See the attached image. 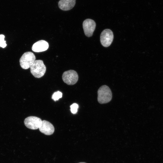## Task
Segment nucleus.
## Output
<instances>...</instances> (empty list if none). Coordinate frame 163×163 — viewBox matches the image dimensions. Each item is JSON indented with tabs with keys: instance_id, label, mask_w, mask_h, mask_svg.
<instances>
[{
	"instance_id": "f257e3e1",
	"label": "nucleus",
	"mask_w": 163,
	"mask_h": 163,
	"mask_svg": "<svg viewBox=\"0 0 163 163\" xmlns=\"http://www.w3.org/2000/svg\"><path fill=\"white\" fill-rule=\"evenodd\" d=\"M97 101L101 104L108 103L112 97L110 89L106 85H103L100 87L97 91Z\"/></svg>"
},
{
	"instance_id": "f03ea898",
	"label": "nucleus",
	"mask_w": 163,
	"mask_h": 163,
	"mask_svg": "<svg viewBox=\"0 0 163 163\" xmlns=\"http://www.w3.org/2000/svg\"><path fill=\"white\" fill-rule=\"evenodd\" d=\"M30 71L35 78H41L44 75L46 68L43 62L41 60H36L30 66Z\"/></svg>"
},
{
	"instance_id": "7ed1b4c3",
	"label": "nucleus",
	"mask_w": 163,
	"mask_h": 163,
	"mask_svg": "<svg viewBox=\"0 0 163 163\" xmlns=\"http://www.w3.org/2000/svg\"><path fill=\"white\" fill-rule=\"evenodd\" d=\"M36 57L34 54L30 52L24 53L20 59L21 66L24 69H27L35 61Z\"/></svg>"
},
{
	"instance_id": "20e7f679",
	"label": "nucleus",
	"mask_w": 163,
	"mask_h": 163,
	"mask_svg": "<svg viewBox=\"0 0 163 163\" xmlns=\"http://www.w3.org/2000/svg\"><path fill=\"white\" fill-rule=\"evenodd\" d=\"M78 78L77 72L72 70L65 72L62 75V79L64 82L70 85L75 84L78 81Z\"/></svg>"
},
{
	"instance_id": "39448f33",
	"label": "nucleus",
	"mask_w": 163,
	"mask_h": 163,
	"mask_svg": "<svg viewBox=\"0 0 163 163\" xmlns=\"http://www.w3.org/2000/svg\"><path fill=\"white\" fill-rule=\"evenodd\" d=\"M113 38L112 31L109 29H106L101 32L100 36V41L102 45L105 47L109 46Z\"/></svg>"
},
{
	"instance_id": "423d86ee",
	"label": "nucleus",
	"mask_w": 163,
	"mask_h": 163,
	"mask_svg": "<svg viewBox=\"0 0 163 163\" xmlns=\"http://www.w3.org/2000/svg\"><path fill=\"white\" fill-rule=\"evenodd\" d=\"M41 119L35 116L28 117L24 120V124L28 128L32 129H38L42 122Z\"/></svg>"
},
{
	"instance_id": "0eeeda50",
	"label": "nucleus",
	"mask_w": 163,
	"mask_h": 163,
	"mask_svg": "<svg viewBox=\"0 0 163 163\" xmlns=\"http://www.w3.org/2000/svg\"><path fill=\"white\" fill-rule=\"evenodd\" d=\"M82 25L85 35L88 37L92 36L96 27L95 21L91 19H87L84 21Z\"/></svg>"
},
{
	"instance_id": "6e6552de",
	"label": "nucleus",
	"mask_w": 163,
	"mask_h": 163,
	"mask_svg": "<svg viewBox=\"0 0 163 163\" xmlns=\"http://www.w3.org/2000/svg\"><path fill=\"white\" fill-rule=\"evenodd\" d=\"M39 129L41 133L47 135L52 134L54 132L55 130L53 124L49 121L45 120L42 121Z\"/></svg>"
},
{
	"instance_id": "1a4fd4ad",
	"label": "nucleus",
	"mask_w": 163,
	"mask_h": 163,
	"mask_svg": "<svg viewBox=\"0 0 163 163\" xmlns=\"http://www.w3.org/2000/svg\"><path fill=\"white\" fill-rule=\"evenodd\" d=\"M49 46L47 42L44 40H41L35 43L32 47V50L36 52H40L47 50Z\"/></svg>"
},
{
	"instance_id": "9d476101",
	"label": "nucleus",
	"mask_w": 163,
	"mask_h": 163,
	"mask_svg": "<svg viewBox=\"0 0 163 163\" xmlns=\"http://www.w3.org/2000/svg\"><path fill=\"white\" fill-rule=\"evenodd\" d=\"M75 2L76 0H60L58 5L60 9L67 11L72 9L75 5Z\"/></svg>"
},
{
	"instance_id": "9b49d317",
	"label": "nucleus",
	"mask_w": 163,
	"mask_h": 163,
	"mask_svg": "<svg viewBox=\"0 0 163 163\" xmlns=\"http://www.w3.org/2000/svg\"><path fill=\"white\" fill-rule=\"evenodd\" d=\"M62 97V93L60 91H58L54 92L53 94L52 98L55 101L58 100Z\"/></svg>"
},
{
	"instance_id": "f8f14e48",
	"label": "nucleus",
	"mask_w": 163,
	"mask_h": 163,
	"mask_svg": "<svg viewBox=\"0 0 163 163\" xmlns=\"http://www.w3.org/2000/svg\"><path fill=\"white\" fill-rule=\"evenodd\" d=\"M70 107L71 113L75 114H76L77 112L79 106L77 104L73 103L70 106Z\"/></svg>"
},
{
	"instance_id": "ddd939ff",
	"label": "nucleus",
	"mask_w": 163,
	"mask_h": 163,
	"mask_svg": "<svg viewBox=\"0 0 163 163\" xmlns=\"http://www.w3.org/2000/svg\"><path fill=\"white\" fill-rule=\"evenodd\" d=\"M5 36L2 34L0 35V46L4 48L7 46L6 41L4 40Z\"/></svg>"
},
{
	"instance_id": "4468645a",
	"label": "nucleus",
	"mask_w": 163,
	"mask_h": 163,
	"mask_svg": "<svg viewBox=\"0 0 163 163\" xmlns=\"http://www.w3.org/2000/svg\"><path fill=\"white\" fill-rule=\"evenodd\" d=\"M85 163V162H80V163Z\"/></svg>"
}]
</instances>
